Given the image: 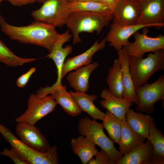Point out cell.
Masks as SVG:
<instances>
[{"instance_id": "6da1fadb", "label": "cell", "mask_w": 164, "mask_h": 164, "mask_svg": "<svg viewBox=\"0 0 164 164\" xmlns=\"http://www.w3.org/2000/svg\"><path fill=\"white\" fill-rule=\"evenodd\" d=\"M0 26L1 31L11 39L39 46L49 52L60 35L56 31L55 27L36 20L26 26L10 25L5 21L0 13Z\"/></svg>"}, {"instance_id": "7a4b0ae2", "label": "cell", "mask_w": 164, "mask_h": 164, "mask_svg": "<svg viewBox=\"0 0 164 164\" xmlns=\"http://www.w3.org/2000/svg\"><path fill=\"white\" fill-rule=\"evenodd\" d=\"M113 19L111 13L80 12H71L66 24L72 33L73 44L81 41L79 34L83 32H95L100 34Z\"/></svg>"}, {"instance_id": "3957f363", "label": "cell", "mask_w": 164, "mask_h": 164, "mask_svg": "<svg viewBox=\"0 0 164 164\" xmlns=\"http://www.w3.org/2000/svg\"><path fill=\"white\" fill-rule=\"evenodd\" d=\"M0 133L20 158L30 164H58L57 148L51 147L45 152H38L22 142L8 128L0 124Z\"/></svg>"}, {"instance_id": "277c9868", "label": "cell", "mask_w": 164, "mask_h": 164, "mask_svg": "<svg viewBox=\"0 0 164 164\" xmlns=\"http://www.w3.org/2000/svg\"><path fill=\"white\" fill-rule=\"evenodd\" d=\"M130 72L135 89L144 85L153 75L164 70V49L149 53L145 58L130 56Z\"/></svg>"}, {"instance_id": "5b68a950", "label": "cell", "mask_w": 164, "mask_h": 164, "mask_svg": "<svg viewBox=\"0 0 164 164\" xmlns=\"http://www.w3.org/2000/svg\"><path fill=\"white\" fill-rule=\"evenodd\" d=\"M101 123L87 117L80 120L78 131L80 135L87 137L91 142L100 147L108 154L116 164L123 155L115 147L114 142L109 138L104 131Z\"/></svg>"}, {"instance_id": "8992f818", "label": "cell", "mask_w": 164, "mask_h": 164, "mask_svg": "<svg viewBox=\"0 0 164 164\" xmlns=\"http://www.w3.org/2000/svg\"><path fill=\"white\" fill-rule=\"evenodd\" d=\"M39 9L31 13L35 20L55 27L67 24L71 13L69 2L66 0H46Z\"/></svg>"}, {"instance_id": "52a82bcc", "label": "cell", "mask_w": 164, "mask_h": 164, "mask_svg": "<svg viewBox=\"0 0 164 164\" xmlns=\"http://www.w3.org/2000/svg\"><path fill=\"white\" fill-rule=\"evenodd\" d=\"M57 104L51 95L40 96L37 94H31L28 99L27 109L16 118L15 121L35 125L44 117L54 111Z\"/></svg>"}, {"instance_id": "ba28073f", "label": "cell", "mask_w": 164, "mask_h": 164, "mask_svg": "<svg viewBox=\"0 0 164 164\" xmlns=\"http://www.w3.org/2000/svg\"><path fill=\"white\" fill-rule=\"evenodd\" d=\"M138 103L135 110L151 114L155 110L154 105L158 101H164V75H160L156 81L147 82L135 89Z\"/></svg>"}, {"instance_id": "9c48e42d", "label": "cell", "mask_w": 164, "mask_h": 164, "mask_svg": "<svg viewBox=\"0 0 164 164\" xmlns=\"http://www.w3.org/2000/svg\"><path fill=\"white\" fill-rule=\"evenodd\" d=\"M148 28H143L142 33L138 31L135 32L133 35L135 41L123 47L130 56L143 57L146 53L164 49V36L160 34L155 37H149Z\"/></svg>"}, {"instance_id": "30bf717a", "label": "cell", "mask_w": 164, "mask_h": 164, "mask_svg": "<svg viewBox=\"0 0 164 164\" xmlns=\"http://www.w3.org/2000/svg\"><path fill=\"white\" fill-rule=\"evenodd\" d=\"M15 132L22 142L38 152H45L51 147L46 136L35 125L18 122Z\"/></svg>"}, {"instance_id": "8fae6325", "label": "cell", "mask_w": 164, "mask_h": 164, "mask_svg": "<svg viewBox=\"0 0 164 164\" xmlns=\"http://www.w3.org/2000/svg\"><path fill=\"white\" fill-rule=\"evenodd\" d=\"M140 14L138 24L152 27L164 26V0H138Z\"/></svg>"}, {"instance_id": "7c38bea8", "label": "cell", "mask_w": 164, "mask_h": 164, "mask_svg": "<svg viewBox=\"0 0 164 164\" xmlns=\"http://www.w3.org/2000/svg\"><path fill=\"white\" fill-rule=\"evenodd\" d=\"M36 94L41 96L49 94L52 95L57 104L60 105L67 114L72 117L80 115L82 111L70 92H68L66 86L62 84L40 87Z\"/></svg>"}, {"instance_id": "4fadbf2b", "label": "cell", "mask_w": 164, "mask_h": 164, "mask_svg": "<svg viewBox=\"0 0 164 164\" xmlns=\"http://www.w3.org/2000/svg\"><path fill=\"white\" fill-rule=\"evenodd\" d=\"M140 14L138 0H120L113 9L112 23L120 26L138 24Z\"/></svg>"}, {"instance_id": "5bb4252c", "label": "cell", "mask_w": 164, "mask_h": 164, "mask_svg": "<svg viewBox=\"0 0 164 164\" xmlns=\"http://www.w3.org/2000/svg\"><path fill=\"white\" fill-rule=\"evenodd\" d=\"M152 27L141 24L120 26L112 23L105 38L107 42L109 43V46L118 52L129 43V38L135 32L145 27Z\"/></svg>"}, {"instance_id": "9a60e30c", "label": "cell", "mask_w": 164, "mask_h": 164, "mask_svg": "<svg viewBox=\"0 0 164 164\" xmlns=\"http://www.w3.org/2000/svg\"><path fill=\"white\" fill-rule=\"evenodd\" d=\"M67 30L60 34L59 39L54 45L51 51L46 56L52 59L54 62L57 70V80L53 86L61 85L62 70L63 64L67 56L72 53L73 48L71 46L68 45L63 47V46L66 42L70 40L72 35Z\"/></svg>"}, {"instance_id": "2e32d148", "label": "cell", "mask_w": 164, "mask_h": 164, "mask_svg": "<svg viewBox=\"0 0 164 164\" xmlns=\"http://www.w3.org/2000/svg\"><path fill=\"white\" fill-rule=\"evenodd\" d=\"M106 42L105 37L100 42L96 41L89 49L84 53L65 60L62 70V78L69 72L91 63L93 55L104 49Z\"/></svg>"}, {"instance_id": "e0dca14e", "label": "cell", "mask_w": 164, "mask_h": 164, "mask_svg": "<svg viewBox=\"0 0 164 164\" xmlns=\"http://www.w3.org/2000/svg\"><path fill=\"white\" fill-rule=\"evenodd\" d=\"M100 97L103 99L100 103L101 106L120 120H126V114L133 102L124 98H118L112 94L108 88L103 90Z\"/></svg>"}, {"instance_id": "ac0fdd59", "label": "cell", "mask_w": 164, "mask_h": 164, "mask_svg": "<svg viewBox=\"0 0 164 164\" xmlns=\"http://www.w3.org/2000/svg\"><path fill=\"white\" fill-rule=\"evenodd\" d=\"M98 66L97 62H94L80 67L69 72L66 76V79L76 91L86 92L89 87L90 76Z\"/></svg>"}, {"instance_id": "d6986e66", "label": "cell", "mask_w": 164, "mask_h": 164, "mask_svg": "<svg viewBox=\"0 0 164 164\" xmlns=\"http://www.w3.org/2000/svg\"><path fill=\"white\" fill-rule=\"evenodd\" d=\"M118 58L121 65L123 86V97L135 103L136 105L138 100L135 88L130 72L129 60L130 56L124 47L118 51Z\"/></svg>"}, {"instance_id": "ffe728a7", "label": "cell", "mask_w": 164, "mask_h": 164, "mask_svg": "<svg viewBox=\"0 0 164 164\" xmlns=\"http://www.w3.org/2000/svg\"><path fill=\"white\" fill-rule=\"evenodd\" d=\"M153 155L152 146L147 139L145 143L123 155L116 164H149Z\"/></svg>"}, {"instance_id": "44dd1931", "label": "cell", "mask_w": 164, "mask_h": 164, "mask_svg": "<svg viewBox=\"0 0 164 164\" xmlns=\"http://www.w3.org/2000/svg\"><path fill=\"white\" fill-rule=\"evenodd\" d=\"M121 130L118 143L119 151L123 155L144 143L145 138L130 126L126 120H121Z\"/></svg>"}, {"instance_id": "7402d4cb", "label": "cell", "mask_w": 164, "mask_h": 164, "mask_svg": "<svg viewBox=\"0 0 164 164\" xmlns=\"http://www.w3.org/2000/svg\"><path fill=\"white\" fill-rule=\"evenodd\" d=\"M125 118L133 130L145 138H148L149 128L155 123L153 118L148 114L135 112L130 108L126 113Z\"/></svg>"}, {"instance_id": "603a6c76", "label": "cell", "mask_w": 164, "mask_h": 164, "mask_svg": "<svg viewBox=\"0 0 164 164\" xmlns=\"http://www.w3.org/2000/svg\"><path fill=\"white\" fill-rule=\"evenodd\" d=\"M70 92L82 111L87 113L94 120L103 119L105 113L98 109L94 103V101L97 98V95H88L86 92L77 91Z\"/></svg>"}, {"instance_id": "cb8c5ba5", "label": "cell", "mask_w": 164, "mask_h": 164, "mask_svg": "<svg viewBox=\"0 0 164 164\" xmlns=\"http://www.w3.org/2000/svg\"><path fill=\"white\" fill-rule=\"evenodd\" d=\"M71 145L73 153L79 157L83 164H88L98 152L96 145L82 135L72 138Z\"/></svg>"}, {"instance_id": "d4e9b609", "label": "cell", "mask_w": 164, "mask_h": 164, "mask_svg": "<svg viewBox=\"0 0 164 164\" xmlns=\"http://www.w3.org/2000/svg\"><path fill=\"white\" fill-rule=\"evenodd\" d=\"M151 143L154 155L149 164L164 163V135L154 123L150 127L147 138Z\"/></svg>"}, {"instance_id": "484cf974", "label": "cell", "mask_w": 164, "mask_h": 164, "mask_svg": "<svg viewBox=\"0 0 164 164\" xmlns=\"http://www.w3.org/2000/svg\"><path fill=\"white\" fill-rule=\"evenodd\" d=\"M106 82L108 90L114 96L123 98V86L121 65L118 58L115 60L112 66L109 68Z\"/></svg>"}, {"instance_id": "4316f807", "label": "cell", "mask_w": 164, "mask_h": 164, "mask_svg": "<svg viewBox=\"0 0 164 164\" xmlns=\"http://www.w3.org/2000/svg\"><path fill=\"white\" fill-rule=\"evenodd\" d=\"M102 121V125L107 131L110 138L118 144L121 133V120L107 110Z\"/></svg>"}, {"instance_id": "83f0119b", "label": "cell", "mask_w": 164, "mask_h": 164, "mask_svg": "<svg viewBox=\"0 0 164 164\" xmlns=\"http://www.w3.org/2000/svg\"><path fill=\"white\" fill-rule=\"evenodd\" d=\"M69 7L71 12H88L113 14L109 7L103 3L96 1L69 2Z\"/></svg>"}, {"instance_id": "f1b7e54d", "label": "cell", "mask_w": 164, "mask_h": 164, "mask_svg": "<svg viewBox=\"0 0 164 164\" xmlns=\"http://www.w3.org/2000/svg\"><path fill=\"white\" fill-rule=\"evenodd\" d=\"M36 59L17 56L0 40V62L10 67H16L32 62Z\"/></svg>"}, {"instance_id": "f546056e", "label": "cell", "mask_w": 164, "mask_h": 164, "mask_svg": "<svg viewBox=\"0 0 164 164\" xmlns=\"http://www.w3.org/2000/svg\"><path fill=\"white\" fill-rule=\"evenodd\" d=\"M89 162V164H114V162L104 150L98 152Z\"/></svg>"}, {"instance_id": "4dcf8cb0", "label": "cell", "mask_w": 164, "mask_h": 164, "mask_svg": "<svg viewBox=\"0 0 164 164\" xmlns=\"http://www.w3.org/2000/svg\"><path fill=\"white\" fill-rule=\"evenodd\" d=\"M0 154L9 157L15 164H29L27 162L23 160L17 152L12 148L10 149L5 148L2 151L0 152Z\"/></svg>"}, {"instance_id": "1f68e13d", "label": "cell", "mask_w": 164, "mask_h": 164, "mask_svg": "<svg viewBox=\"0 0 164 164\" xmlns=\"http://www.w3.org/2000/svg\"><path fill=\"white\" fill-rule=\"evenodd\" d=\"M36 70L35 67L31 68L28 71L19 77L16 81L17 85L20 87H25Z\"/></svg>"}, {"instance_id": "d6a6232c", "label": "cell", "mask_w": 164, "mask_h": 164, "mask_svg": "<svg viewBox=\"0 0 164 164\" xmlns=\"http://www.w3.org/2000/svg\"><path fill=\"white\" fill-rule=\"evenodd\" d=\"M13 5L21 6L29 4H32L38 0H6Z\"/></svg>"}, {"instance_id": "836d02e7", "label": "cell", "mask_w": 164, "mask_h": 164, "mask_svg": "<svg viewBox=\"0 0 164 164\" xmlns=\"http://www.w3.org/2000/svg\"><path fill=\"white\" fill-rule=\"evenodd\" d=\"M120 0H100L103 3L112 9V12L116 5Z\"/></svg>"}, {"instance_id": "e575fe53", "label": "cell", "mask_w": 164, "mask_h": 164, "mask_svg": "<svg viewBox=\"0 0 164 164\" xmlns=\"http://www.w3.org/2000/svg\"><path fill=\"white\" fill-rule=\"evenodd\" d=\"M93 1L102 2L100 0H70L69 2L73 3L77 2H81L87 1Z\"/></svg>"}, {"instance_id": "d590c367", "label": "cell", "mask_w": 164, "mask_h": 164, "mask_svg": "<svg viewBox=\"0 0 164 164\" xmlns=\"http://www.w3.org/2000/svg\"><path fill=\"white\" fill-rule=\"evenodd\" d=\"M46 0H38L37 2L40 3H43Z\"/></svg>"}, {"instance_id": "8d00e7d4", "label": "cell", "mask_w": 164, "mask_h": 164, "mask_svg": "<svg viewBox=\"0 0 164 164\" xmlns=\"http://www.w3.org/2000/svg\"><path fill=\"white\" fill-rule=\"evenodd\" d=\"M4 0H0V4H1L2 2V1H4Z\"/></svg>"}, {"instance_id": "74e56055", "label": "cell", "mask_w": 164, "mask_h": 164, "mask_svg": "<svg viewBox=\"0 0 164 164\" xmlns=\"http://www.w3.org/2000/svg\"><path fill=\"white\" fill-rule=\"evenodd\" d=\"M67 0V1H68L69 2H70V0Z\"/></svg>"}]
</instances>
